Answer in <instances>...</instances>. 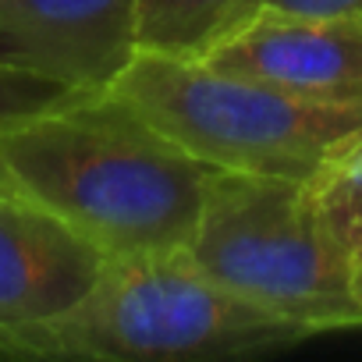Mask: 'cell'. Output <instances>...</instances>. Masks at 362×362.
<instances>
[{
    "mask_svg": "<svg viewBox=\"0 0 362 362\" xmlns=\"http://www.w3.org/2000/svg\"><path fill=\"white\" fill-rule=\"evenodd\" d=\"M210 170L110 89L0 128V185L107 259L185 249Z\"/></svg>",
    "mask_w": 362,
    "mask_h": 362,
    "instance_id": "cell-1",
    "label": "cell"
},
{
    "mask_svg": "<svg viewBox=\"0 0 362 362\" xmlns=\"http://www.w3.org/2000/svg\"><path fill=\"white\" fill-rule=\"evenodd\" d=\"M298 341H309L298 323L221 284L185 245L107 259L68 309L0 327V358L221 362Z\"/></svg>",
    "mask_w": 362,
    "mask_h": 362,
    "instance_id": "cell-2",
    "label": "cell"
},
{
    "mask_svg": "<svg viewBox=\"0 0 362 362\" xmlns=\"http://www.w3.org/2000/svg\"><path fill=\"white\" fill-rule=\"evenodd\" d=\"M189 252L221 284L309 337L362 330L351 238L316 206L305 177L214 167Z\"/></svg>",
    "mask_w": 362,
    "mask_h": 362,
    "instance_id": "cell-3",
    "label": "cell"
},
{
    "mask_svg": "<svg viewBox=\"0 0 362 362\" xmlns=\"http://www.w3.org/2000/svg\"><path fill=\"white\" fill-rule=\"evenodd\" d=\"M107 89L196 160L245 174L309 177L323 153L362 124V107L302 100L203 57L135 54Z\"/></svg>",
    "mask_w": 362,
    "mask_h": 362,
    "instance_id": "cell-4",
    "label": "cell"
},
{
    "mask_svg": "<svg viewBox=\"0 0 362 362\" xmlns=\"http://www.w3.org/2000/svg\"><path fill=\"white\" fill-rule=\"evenodd\" d=\"M206 64L256 78L281 93L362 107V18L252 11L228 25L203 54Z\"/></svg>",
    "mask_w": 362,
    "mask_h": 362,
    "instance_id": "cell-5",
    "label": "cell"
},
{
    "mask_svg": "<svg viewBox=\"0 0 362 362\" xmlns=\"http://www.w3.org/2000/svg\"><path fill=\"white\" fill-rule=\"evenodd\" d=\"M139 0H0V61L82 93L135 57Z\"/></svg>",
    "mask_w": 362,
    "mask_h": 362,
    "instance_id": "cell-6",
    "label": "cell"
},
{
    "mask_svg": "<svg viewBox=\"0 0 362 362\" xmlns=\"http://www.w3.org/2000/svg\"><path fill=\"white\" fill-rule=\"evenodd\" d=\"M103 263L100 249L0 185V327L68 309L89 291Z\"/></svg>",
    "mask_w": 362,
    "mask_h": 362,
    "instance_id": "cell-7",
    "label": "cell"
},
{
    "mask_svg": "<svg viewBox=\"0 0 362 362\" xmlns=\"http://www.w3.org/2000/svg\"><path fill=\"white\" fill-rule=\"evenodd\" d=\"M242 0H139L135 54L199 57L238 15Z\"/></svg>",
    "mask_w": 362,
    "mask_h": 362,
    "instance_id": "cell-8",
    "label": "cell"
},
{
    "mask_svg": "<svg viewBox=\"0 0 362 362\" xmlns=\"http://www.w3.org/2000/svg\"><path fill=\"white\" fill-rule=\"evenodd\" d=\"M316 206L351 238L362 231V124H355L344 139H337L320 167L305 177Z\"/></svg>",
    "mask_w": 362,
    "mask_h": 362,
    "instance_id": "cell-9",
    "label": "cell"
},
{
    "mask_svg": "<svg viewBox=\"0 0 362 362\" xmlns=\"http://www.w3.org/2000/svg\"><path fill=\"white\" fill-rule=\"evenodd\" d=\"M75 96H82V89H71L64 82H54V78H43L36 71L0 61V128L25 121L40 110L61 107Z\"/></svg>",
    "mask_w": 362,
    "mask_h": 362,
    "instance_id": "cell-10",
    "label": "cell"
},
{
    "mask_svg": "<svg viewBox=\"0 0 362 362\" xmlns=\"http://www.w3.org/2000/svg\"><path fill=\"white\" fill-rule=\"evenodd\" d=\"M252 11H298V15H358L362 18V0H242L235 15L245 18ZM231 22V25H235Z\"/></svg>",
    "mask_w": 362,
    "mask_h": 362,
    "instance_id": "cell-11",
    "label": "cell"
},
{
    "mask_svg": "<svg viewBox=\"0 0 362 362\" xmlns=\"http://www.w3.org/2000/svg\"><path fill=\"white\" fill-rule=\"evenodd\" d=\"M351 291L362 305V231L351 235Z\"/></svg>",
    "mask_w": 362,
    "mask_h": 362,
    "instance_id": "cell-12",
    "label": "cell"
}]
</instances>
